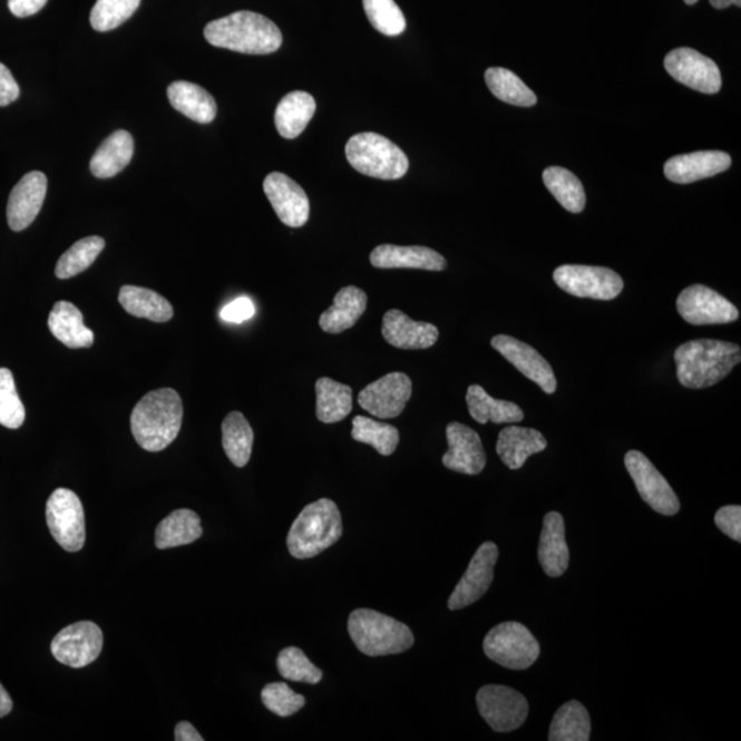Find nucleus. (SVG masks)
Returning a JSON list of instances; mask_svg holds the SVG:
<instances>
[{
    "mask_svg": "<svg viewBox=\"0 0 741 741\" xmlns=\"http://www.w3.org/2000/svg\"><path fill=\"white\" fill-rule=\"evenodd\" d=\"M547 447V440L538 430L508 426L500 431L496 450L504 465L511 470H519L532 455L543 452Z\"/></svg>",
    "mask_w": 741,
    "mask_h": 741,
    "instance_id": "nucleus-25",
    "label": "nucleus"
},
{
    "mask_svg": "<svg viewBox=\"0 0 741 741\" xmlns=\"http://www.w3.org/2000/svg\"><path fill=\"white\" fill-rule=\"evenodd\" d=\"M485 80L490 92L503 103L520 108H532L537 104L536 94L511 70L490 68L486 70Z\"/></svg>",
    "mask_w": 741,
    "mask_h": 741,
    "instance_id": "nucleus-38",
    "label": "nucleus"
},
{
    "mask_svg": "<svg viewBox=\"0 0 741 741\" xmlns=\"http://www.w3.org/2000/svg\"><path fill=\"white\" fill-rule=\"evenodd\" d=\"M370 261L376 269L381 270L412 269L438 272L447 269V260L440 253L425 246L381 245L373 248Z\"/></svg>",
    "mask_w": 741,
    "mask_h": 741,
    "instance_id": "nucleus-23",
    "label": "nucleus"
},
{
    "mask_svg": "<svg viewBox=\"0 0 741 741\" xmlns=\"http://www.w3.org/2000/svg\"><path fill=\"white\" fill-rule=\"evenodd\" d=\"M711 6L713 8L722 10L729 8V6H738L740 8L741 6V0H710Z\"/></svg>",
    "mask_w": 741,
    "mask_h": 741,
    "instance_id": "nucleus-52",
    "label": "nucleus"
},
{
    "mask_svg": "<svg viewBox=\"0 0 741 741\" xmlns=\"http://www.w3.org/2000/svg\"><path fill=\"white\" fill-rule=\"evenodd\" d=\"M466 401L471 418L481 425L519 423L525 418L520 407L514 402L494 399L479 384L468 388Z\"/></svg>",
    "mask_w": 741,
    "mask_h": 741,
    "instance_id": "nucleus-30",
    "label": "nucleus"
},
{
    "mask_svg": "<svg viewBox=\"0 0 741 741\" xmlns=\"http://www.w3.org/2000/svg\"><path fill=\"white\" fill-rule=\"evenodd\" d=\"M264 193L287 227L300 228L310 218V198L299 183L281 172H272L264 181Z\"/></svg>",
    "mask_w": 741,
    "mask_h": 741,
    "instance_id": "nucleus-17",
    "label": "nucleus"
},
{
    "mask_svg": "<svg viewBox=\"0 0 741 741\" xmlns=\"http://www.w3.org/2000/svg\"><path fill=\"white\" fill-rule=\"evenodd\" d=\"M684 2H685L686 4H691V6H692V4H695V3L698 2V0H684Z\"/></svg>",
    "mask_w": 741,
    "mask_h": 741,
    "instance_id": "nucleus-53",
    "label": "nucleus"
},
{
    "mask_svg": "<svg viewBox=\"0 0 741 741\" xmlns=\"http://www.w3.org/2000/svg\"><path fill=\"white\" fill-rule=\"evenodd\" d=\"M140 0H97L91 11L95 31L108 32L121 26L138 10Z\"/></svg>",
    "mask_w": 741,
    "mask_h": 741,
    "instance_id": "nucleus-41",
    "label": "nucleus"
},
{
    "mask_svg": "<svg viewBox=\"0 0 741 741\" xmlns=\"http://www.w3.org/2000/svg\"><path fill=\"white\" fill-rule=\"evenodd\" d=\"M276 665L279 674L284 680L295 681V683L319 684L323 679L322 670L313 665L304 652L296 647L281 651Z\"/></svg>",
    "mask_w": 741,
    "mask_h": 741,
    "instance_id": "nucleus-42",
    "label": "nucleus"
},
{
    "mask_svg": "<svg viewBox=\"0 0 741 741\" xmlns=\"http://www.w3.org/2000/svg\"><path fill=\"white\" fill-rule=\"evenodd\" d=\"M491 347L499 352L504 359L511 363L515 369L524 373L526 378L538 384L544 393L554 394L557 388L553 367L539 354L535 348L518 341L517 338L508 335H496L491 338Z\"/></svg>",
    "mask_w": 741,
    "mask_h": 741,
    "instance_id": "nucleus-18",
    "label": "nucleus"
},
{
    "mask_svg": "<svg viewBox=\"0 0 741 741\" xmlns=\"http://www.w3.org/2000/svg\"><path fill=\"white\" fill-rule=\"evenodd\" d=\"M412 396V381L407 373L391 372L360 391L359 404L379 419L399 417Z\"/></svg>",
    "mask_w": 741,
    "mask_h": 741,
    "instance_id": "nucleus-15",
    "label": "nucleus"
},
{
    "mask_svg": "<svg viewBox=\"0 0 741 741\" xmlns=\"http://www.w3.org/2000/svg\"><path fill=\"white\" fill-rule=\"evenodd\" d=\"M203 536V525L197 513L182 508L159 521L156 530V547L169 549L197 542Z\"/></svg>",
    "mask_w": 741,
    "mask_h": 741,
    "instance_id": "nucleus-32",
    "label": "nucleus"
},
{
    "mask_svg": "<svg viewBox=\"0 0 741 741\" xmlns=\"http://www.w3.org/2000/svg\"><path fill=\"white\" fill-rule=\"evenodd\" d=\"M625 466L640 496L654 511L666 517H673L680 511L677 495L647 456L638 450H630L625 455Z\"/></svg>",
    "mask_w": 741,
    "mask_h": 741,
    "instance_id": "nucleus-11",
    "label": "nucleus"
},
{
    "mask_svg": "<svg viewBox=\"0 0 741 741\" xmlns=\"http://www.w3.org/2000/svg\"><path fill=\"white\" fill-rule=\"evenodd\" d=\"M11 710H13V701H11L9 692L0 684V719L10 714Z\"/></svg>",
    "mask_w": 741,
    "mask_h": 741,
    "instance_id": "nucleus-51",
    "label": "nucleus"
},
{
    "mask_svg": "<svg viewBox=\"0 0 741 741\" xmlns=\"http://www.w3.org/2000/svg\"><path fill=\"white\" fill-rule=\"evenodd\" d=\"M677 311L692 325L728 324L739 319V310L731 301L703 284H693L681 292Z\"/></svg>",
    "mask_w": 741,
    "mask_h": 741,
    "instance_id": "nucleus-13",
    "label": "nucleus"
},
{
    "mask_svg": "<svg viewBox=\"0 0 741 741\" xmlns=\"http://www.w3.org/2000/svg\"><path fill=\"white\" fill-rule=\"evenodd\" d=\"M182 422V399L174 389L150 391L130 413V430L135 441L148 452L168 448L179 436Z\"/></svg>",
    "mask_w": 741,
    "mask_h": 741,
    "instance_id": "nucleus-1",
    "label": "nucleus"
},
{
    "mask_svg": "<svg viewBox=\"0 0 741 741\" xmlns=\"http://www.w3.org/2000/svg\"><path fill=\"white\" fill-rule=\"evenodd\" d=\"M554 281L563 292L579 299L614 300L624 290V279L604 266L562 265Z\"/></svg>",
    "mask_w": 741,
    "mask_h": 741,
    "instance_id": "nucleus-9",
    "label": "nucleus"
},
{
    "mask_svg": "<svg viewBox=\"0 0 741 741\" xmlns=\"http://www.w3.org/2000/svg\"><path fill=\"white\" fill-rule=\"evenodd\" d=\"M118 302L129 315L148 319L152 322L165 323L174 318L170 302L150 289L123 286L118 293Z\"/></svg>",
    "mask_w": 741,
    "mask_h": 741,
    "instance_id": "nucleus-33",
    "label": "nucleus"
},
{
    "mask_svg": "<svg viewBox=\"0 0 741 741\" xmlns=\"http://www.w3.org/2000/svg\"><path fill=\"white\" fill-rule=\"evenodd\" d=\"M26 420L19 393H17L13 373L8 369H0V425L8 429H20Z\"/></svg>",
    "mask_w": 741,
    "mask_h": 741,
    "instance_id": "nucleus-44",
    "label": "nucleus"
},
{
    "mask_svg": "<svg viewBox=\"0 0 741 741\" xmlns=\"http://www.w3.org/2000/svg\"><path fill=\"white\" fill-rule=\"evenodd\" d=\"M448 452L442 464L448 470L467 476L481 474L486 466V454L481 437L471 427L452 422L447 426Z\"/></svg>",
    "mask_w": 741,
    "mask_h": 741,
    "instance_id": "nucleus-19",
    "label": "nucleus"
},
{
    "mask_svg": "<svg viewBox=\"0 0 741 741\" xmlns=\"http://www.w3.org/2000/svg\"><path fill=\"white\" fill-rule=\"evenodd\" d=\"M46 3L47 0H9V9L16 17L26 19V17L37 14Z\"/></svg>",
    "mask_w": 741,
    "mask_h": 741,
    "instance_id": "nucleus-49",
    "label": "nucleus"
},
{
    "mask_svg": "<svg viewBox=\"0 0 741 741\" xmlns=\"http://www.w3.org/2000/svg\"><path fill=\"white\" fill-rule=\"evenodd\" d=\"M347 158L360 174L382 181L401 179L409 168L406 153L384 136L373 133L352 136L347 145Z\"/></svg>",
    "mask_w": 741,
    "mask_h": 741,
    "instance_id": "nucleus-6",
    "label": "nucleus"
},
{
    "mask_svg": "<svg viewBox=\"0 0 741 741\" xmlns=\"http://www.w3.org/2000/svg\"><path fill=\"white\" fill-rule=\"evenodd\" d=\"M484 651L489 660L503 667L525 670L538 660L542 649L526 626L519 622H504L486 634Z\"/></svg>",
    "mask_w": 741,
    "mask_h": 741,
    "instance_id": "nucleus-7",
    "label": "nucleus"
},
{
    "mask_svg": "<svg viewBox=\"0 0 741 741\" xmlns=\"http://www.w3.org/2000/svg\"><path fill=\"white\" fill-rule=\"evenodd\" d=\"M46 519L62 549L77 553L85 547V508L75 491L64 488L52 491L46 506Z\"/></svg>",
    "mask_w": 741,
    "mask_h": 741,
    "instance_id": "nucleus-8",
    "label": "nucleus"
},
{
    "mask_svg": "<svg viewBox=\"0 0 741 741\" xmlns=\"http://www.w3.org/2000/svg\"><path fill=\"white\" fill-rule=\"evenodd\" d=\"M348 631L355 647L372 657L402 654L415 643L406 624L370 608L354 610L349 615Z\"/></svg>",
    "mask_w": 741,
    "mask_h": 741,
    "instance_id": "nucleus-5",
    "label": "nucleus"
},
{
    "mask_svg": "<svg viewBox=\"0 0 741 741\" xmlns=\"http://www.w3.org/2000/svg\"><path fill=\"white\" fill-rule=\"evenodd\" d=\"M223 448L236 467H245L251 460L254 435L251 425L241 412H231L224 419Z\"/></svg>",
    "mask_w": 741,
    "mask_h": 741,
    "instance_id": "nucleus-36",
    "label": "nucleus"
},
{
    "mask_svg": "<svg viewBox=\"0 0 741 741\" xmlns=\"http://www.w3.org/2000/svg\"><path fill=\"white\" fill-rule=\"evenodd\" d=\"M667 74L692 90L716 94L722 87L720 68L713 59L688 47L670 51L665 58Z\"/></svg>",
    "mask_w": 741,
    "mask_h": 741,
    "instance_id": "nucleus-14",
    "label": "nucleus"
},
{
    "mask_svg": "<svg viewBox=\"0 0 741 741\" xmlns=\"http://www.w3.org/2000/svg\"><path fill=\"white\" fill-rule=\"evenodd\" d=\"M133 156V135L124 129L116 130L95 152L90 163L91 174L98 179H109V177L120 174Z\"/></svg>",
    "mask_w": 741,
    "mask_h": 741,
    "instance_id": "nucleus-29",
    "label": "nucleus"
},
{
    "mask_svg": "<svg viewBox=\"0 0 741 741\" xmlns=\"http://www.w3.org/2000/svg\"><path fill=\"white\" fill-rule=\"evenodd\" d=\"M545 187L554 195L566 211L581 213L585 209L586 197L583 183L573 172L560 167H550L544 170Z\"/></svg>",
    "mask_w": 741,
    "mask_h": 741,
    "instance_id": "nucleus-37",
    "label": "nucleus"
},
{
    "mask_svg": "<svg viewBox=\"0 0 741 741\" xmlns=\"http://www.w3.org/2000/svg\"><path fill=\"white\" fill-rule=\"evenodd\" d=\"M479 714L495 732L507 733L524 725L529 703L506 685H485L477 693Z\"/></svg>",
    "mask_w": 741,
    "mask_h": 741,
    "instance_id": "nucleus-10",
    "label": "nucleus"
},
{
    "mask_svg": "<svg viewBox=\"0 0 741 741\" xmlns=\"http://www.w3.org/2000/svg\"><path fill=\"white\" fill-rule=\"evenodd\" d=\"M105 240L100 236H87L77 241L72 247L65 252L58 260L56 275L59 279H69L81 274L90 269L94 261L105 248Z\"/></svg>",
    "mask_w": 741,
    "mask_h": 741,
    "instance_id": "nucleus-39",
    "label": "nucleus"
},
{
    "mask_svg": "<svg viewBox=\"0 0 741 741\" xmlns=\"http://www.w3.org/2000/svg\"><path fill=\"white\" fill-rule=\"evenodd\" d=\"M316 111V103L305 91L290 92L279 103L275 111L277 133L286 139H294L304 133Z\"/></svg>",
    "mask_w": 741,
    "mask_h": 741,
    "instance_id": "nucleus-31",
    "label": "nucleus"
},
{
    "mask_svg": "<svg viewBox=\"0 0 741 741\" xmlns=\"http://www.w3.org/2000/svg\"><path fill=\"white\" fill-rule=\"evenodd\" d=\"M367 17L377 31L387 37H399L406 31L404 14L394 0H363Z\"/></svg>",
    "mask_w": 741,
    "mask_h": 741,
    "instance_id": "nucleus-43",
    "label": "nucleus"
},
{
    "mask_svg": "<svg viewBox=\"0 0 741 741\" xmlns=\"http://www.w3.org/2000/svg\"><path fill=\"white\" fill-rule=\"evenodd\" d=\"M342 518L337 504L320 499L310 504L294 520L287 536L290 555L295 559H311L340 542Z\"/></svg>",
    "mask_w": 741,
    "mask_h": 741,
    "instance_id": "nucleus-4",
    "label": "nucleus"
},
{
    "mask_svg": "<svg viewBox=\"0 0 741 741\" xmlns=\"http://www.w3.org/2000/svg\"><path fill=\"white\" fill-rule=\"evenodd\" d=\"M47 194V177L39 170L29 172L11 189L8 222L13 231L26 230L38 217Z\"/></svg>",
    "mask_w": 741,
    "mask_h": 741,
    "instance_id": "nucleus-20",
    "label": "nucleus"
},
{
    "mask_svg": "<svg viewBox=\"0 0 741 741\" xmlns=\"http://www.w3.org/2000/svg\"><path fill=\"white\" fill-rule=\"evenodd\" d=\"M172 108L195 123L209 124L215 120L217 105L205 88L189 81H175L168 87Z\"/></svg>",
    "mask_w": 741,
    "mask_h": 741,
    "instance_id": "nucleus-28",
    "label": "nucleus"
},
{
    "mask_svg": "<svg viewBox=\"0 0 741 741\" xmlns=\"http://www.w3.org/2000/svg\"><path fill=\"white\" fill-rule=\"evenodd\" d=\"M674 361L683 387L705 389L721 382L740 364L741 351L737 343L695 340L675 349Z\"/></svg>",
    "mask_w": 741,
    "mask_h": 741,
    "instance_id": "nucleus-2",
    "label": "nucleus"
},
{
    "mask_svg": "<svg viewBox=\"0 0 741 741\" xmlns=\"http://www.w3.org/2000/svg\"><path fill=\"white\" fill-rule=\"evenodd\" d=\"M20 97V87L10 69L0 62V106H9Z\"/></svg>",
    "mask_w": 741,
    "mask_h": 741,
    "instance_id": "nucleus-48",
    "label": "nucleus"
},
{
    "mask_svg": "<svg viewBox=\"0 0 741 741\" xmlns=\"http://www.w3.org/2000/svg\"><path fill=\"white\" fill-rule=\"evenodd\" d=\"M352 425L353 440L371 445L382 456L393 455L399 447L400 431L394 426L365 417H355Z\"/></svg>",
    "mask_w": 741,
    "mask_h": 741,
    "instance_id": "nucleus-40",
    "label": "nucleus"
},
{
    "mask_svg": "<svg viewBox=\"0 0 741 741\" xmlns=\"http://www.w3.org/2000/svg\"><path fill=\"white\" fill-rule=\"evenodd\" d=\"M732 158L725 152L708 150L681 154L667 159L665 175L677 185H690L722 174L731 167Z\"/></svg>",
    "mask_w": 741,
    "mask_h": 741,
    "instance_id": "nucleus-21",
    "label": "nucleus"
},
{
    "mask_svg": "<svg viewBox=\"0 0 741 741\" xmlns=\"http://www.w3.org/2000/svg\"><path fill=\"white\" fill-rule=\"evenodd\" d=\"M497 559H499V548L495 543H484L477 549L467 572L449 597V610L456 612V610L466 608L478 602L488 592L494 583Z\"/></svg>",
    "mask_w": 741,
    "mask_h": 741,
    "instance_id": "nucleus-16",
    "label": "nucleus"
},
{
    "mask_svg": "<svg viewBox=\"0 0 741 741\" xmlns=\"http://www.w3.org/2000/svg\"><path fill=\"white\" fill-rule=\"evenodd\" d=\"M591 716L583 703L571 701L556 711L550 723V741H588L591 739Z\"/></svg>",
    "mask_w": 741,
    "mask_h": 741,
    "instance_id": "nucleus-35",
    "label": "nucleus"
},
{
    "mask_svg": "<svg viewBox=\"0 0 741 741\" xmlns=\"http://www.w3.org/2000/svg\"><path fill=\"white\" fill-rule=\"evenodd\" d=\"M51 334L70 349L91 348L94 333L86 328L85 316L72 302L59 301L49 315Z\"/></svg>",
    "mask_w": 741,
    "mask_h": 741,
    "instance_id": "nucleus-27",
    "label": "nucleus"
},
{
    "mask_svg": "<svg viewBox=\"0 0 741 741\" xmlns=\"http://www.w3.org/2000/svg\"><path fill=\"white\" fill-rule=\"evenodd\" d=\"M316 389V417L322 423L341 422L353 408V390L330 378H320Z\"/></svg>",
    "mask_w": 741,
    "mask_h": 741,
    "instance_id": "nucleus-34",
    "label": "nucleus"
},
{
    "mask_svg": "<svg viewBox=\"0 0 741 741\" xmlns=\"http://www.w3.org/2000/svg\"><path fill=\"white\" fill-rule=\"evenodd\" d=\"M382 335L391 347L404 349V351H420V349H429L435 345L440 337V331L435 324L415 322L404 312L391 310L384 313Z\"/></svg>",
    "mask_w": 741,
    "mask_h": 741,
    "instance_id": "nucleus-22",
    "label": "nucleus"
},
{
    "mask_svg": "<svg viewBox=\"0 0 741 741\" xmlns=\"http://www.w3.org/2000/svg\"><path fill=\"white\" fill-rule=\"evenodd\" d=\"M367 310V294L355 286H347L337 293L334 304L320 316L319 324L325 333L341 334L354 328Z\"/></svg>",
    "mask_w": 741,
    "mask_h": 741,
    "instance_id": "nucleus-26",
    "label": "nucleus"
},
{
    "mask_svg": "<svg viewBox=\"0 0 741 741\" xmlns=\"http://www.w3.org/2000/svg\"><path fill=\"white\" fill-rule=\"evenodd\" d=\"M104 633L94 622L82 621L65 627L51 643V652L65 666L81 669L98 660Z\"/></svg>",
    "mask_w": 741,
    "mask_h": 741,
    "instance_id": "nucleus-12",
    "label": "nucleus"
},
{
    "mask_svg": "<svg viewBox=\"0 0 741 741\" xmlns=\"http://www.w3.org/2000/svg\"><path fill=\"white\" fill-rule=\"evenodd\" d=\"M538 560L548 577H560L571 563V550L566 543L565 519L559 513L545 515L538 544Z\"/></svg>",
    "mask_w": 741,
    "mask_h": 741,
    "instance_id": "nucleus-24",
    "label": "nucleus"
},
{
    "mask_svg": "<svg viewBox=\"0 0 741 741\" xmlns=\"http://www.w3.org/2000/svg\"><path fill=\"white\" fill-rule=\"evenodd\" d=\"M254 313H256V308H254L253 301L247 299V296H241V299H236L231 304L225 305L221 312V316L228 323H243L252 319Z\"/></svg>",
    "mask_w": 741,
    "mask_h": 741,
    "instance_id": "nucleus-47",
    "label": "nucleus"
},
{
    "mask_svg": "<svg viewBox=\"0 0 741 741\" xmlns=\"http://www.w3.org/2000/svg\"><path fill=\"white\" fill-rule=\"evenodd\" d=\"M175 740L176 741H204V738L201 737L197 729H195L192 723L183 721L177 723L175 728Z\"/></svg>",
    "mask_w": 741,
    "mask_h": 741,
    "instance_id": "nucleus-50",
    "label": "nucleus"
},
{
    "mask_svg": "<svg viewBox=\"0 0 741 741\" xmlns=\"http://www.w3.org/2000/svg\"><path fill=\"white\" fill-rule=\"evenodd\" d=\"M715 525L722 533L734 539L741 542V507L727 506L722 507L715 514Z\"/></svg>",
    "mask_w": 741,
    "mask_h": 741,
    "instance_id": "nucleus-46",
    "label": "nucleus"
},
{
    "mask_svg": "<svg viewBox=\"0 0 741 741\" xmlns=\"http://www.w3.org/2000/svg\"><path fill=\"white\" fill-rule=\"evenodd\" d=\"M261 701L279 716H290L305 705V698L295 693L286 683H272L261 691Z\"/></svg>",
    "mask_w": 741,
    "mask_h": 741,
    "instance_id": "nucleus-45",
    "label": "nucleus"
},
{
    "mask_svg": "<svg viewBox=\"0 0 741 741\" xmlns=\"http://www.w3.org/2000/svg\"><path fill=\"white\" fill-rule=\"evenodd\" d=\"M204 33L212 46L253 56L272 55L281 49L283 41L281 29L253 11H236L212 21Z\"/></svg>",
    "mask_w": 741,
    "mask_h": 741,
    "instance_id": "nucleus-3",
    "label": "nucleus"
}]
</instances>
